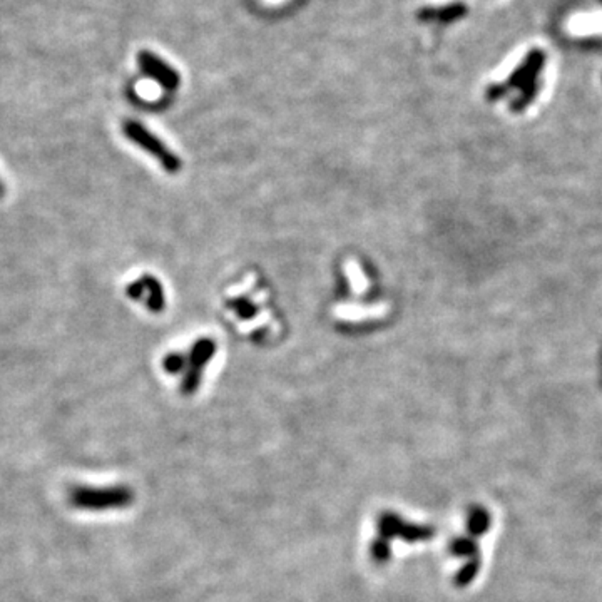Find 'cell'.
Instances as JSON below:
<instances>
[{
	"mask_svg": "<svg viewBox=\"0 0 602 602\" xmlns=\"http://www.w3.org/2000/svg\"><path fill=\"white\" fill-rule=\"evenodd\" d=\"M129 492L124 489H76L72 492V504L83 509L119 507L129 502Z\"/></svg>",
	"mask_w": 602,
	"mask_h": 602,
	"instance_id": "cell-4",
	"label": "cell"
},
{
	"mask_svg": "<svg viewBox=\"0 0 602 602\" xmlns=\"http://www.w3.org/2000/svg\"><path fill=\"white\" fill-rule=\"evenodd\" d=\"M216 353V341L211 338H199L191 346L186 358V375L182 378V392L192 393L201 380V373L209 360Z\"/></svg>",
	"mask_w": 602,
	"mask_h": 602,
	"instance_id": "cell-2",
	"label": "cell"
},
{
	"mask_svg": "<svg viewBox=\"0 0 602 602\" xmlns=\"http://www.w3.org/2000/svg\"><path fill=\"white\" fill-rule=\"evenodd\" d=\"M185 365H186V356L181 353H170L165 358V368H166V372H170V373L181 372Z\"/></svg>",
	"mask_w": 602,
	"mask_h": 602,
	"instance_id": "cell-7",
	"label": "cell"
},
{
	"mask_svg": "<svg viewBox=\"0 0 602 602\" xmlns=\"http://www.w3.org/2000/svg\"><path fill=\"white\" fill-rule=\"evenodd\" d=\"M462 14H464V7L459 6V4H454V6L438 7V9H423V11L420 12V19H423V21L450 22V21H455L457 17H460Z\"/></svg>",
	"mask_w": 602,
	"mask_h": 602,
	"instance_id": "cell-6",
	"label": "cell"
},
{
	"mask_svg": "<svg viewBox=\"0 0 602 602\" xmlns=\"http://www.w3.org/2000/svg\"><path fill=\"white\" fill-rule=\"evenodd\" d=\"M123 133L133 144H136L142 151L151 154L170 175H176V172L181 171V157L177 156L176 152H172L165 141H161L156 134L149 131L139 120H126V123L123 124Z\"/></svg>",
	"mask_w": 602,
	"mask_h": 602,
	"instance_id": "cell-1",
	"label": "cell"
},
{
	"mask_svg": "<svg viewBox=\"0 0 602 602\" xmlns=\"http://www.w3.org/2000/svg\"><path fill=\"white\" fill-rule=\"evenodd\" d=\"M6 194V185H4V181L0 180V197Z\"/></svg>",
	"mask_w": 602,
	"mask_h": 602,
	"instance_id": "cell-8",
	"label": "cell"
},
{
	"mask_svg": "<svg viewBox=\"0 0 602 602\" xmlns=\"http://www.w3.org/2000/svg\"><path fill=\"white\" fill-rule=\"evenodd\" d=\"M128 296L131 300H144L146 306L154 313H159L165 310L166 298H165V288L157 278L151 274H144L142 278L133 281L128 286Z\"/></svg>",
	"mask_w": 602,
	"mask_h": 602,
	"instance_id": "cell-5",
	"label": "cell"
},
{
	"mask_svg": "<svg viewBox=\"0 0 602 602\" xmlns=\"http://www.w3.org/2000/svg\"><path fill=\"white\" fill-rule=\"evenodd\" d=\"M139 69L149 79L156 81L162 89L176 90L181 84V76L175 67L151 51H141L137 56Z\"/></svg>",
	"mask_w": 602,
	"mask_h": 602,
	"instance_id": "cell-3",
	"label": "cell"
}]
</instances>
